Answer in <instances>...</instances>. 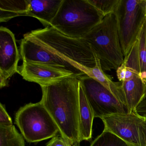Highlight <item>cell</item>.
Segmentation results:
<instances>
[{
  "mask_svg": "<svg viewBox=\"0 0 146 146\" xmlns=\"http://www.w3.org/2000/svg\"><path fill=\"white\" fill-rule=\"evenodd\" d=\"M104 17L88 0H63L51 26L71 38L83 39Z\"/></svg>",
  "mask_w": 146,
  "mask_h": 146,
  "instance_id": "cell-3",
  "label": "cell"
},
{
  "mask_svg": "<svg viewBox=\"0 0 146 146\" xmlns=\"http://www.w3.org/2000/svg\"><path fill=\"white\" fill-rule=\"evenodd\" d=\"M104 17L114 13L119 0H88Z\"/></svg>",
  "mask_w": 146,
  "mask_h": 146,
  "instance_id": "cell-18",
  "label": "cell"
},
{
  "mask_svg": "<svg viewBox=\"0 0 146 146\" xmlns=\"http://www.w3.org/2000/svg\"><path fill=\"white\" fill-rule=\"evenodd\" d=\"M28 0L0 1V22H7L19 16H27Z\"/></svg>",
  "mask_w": 146,
  "mask_h": 146,
  "instance_id": "cell-14",
  "label": "cell"
},
{
  "mask_svg": "<svg viewBox=\"0 0 146 146\" xmlns=\"http://www.w3.org/2000/svg\"><path fill=\"white\" fill-rule=\"evenodd\" d=\"M0 146H25V144L14 125L0 126Z\"/></svg>",
  "mask_w": 146,
  "mask_h": 146,
  "instance_id": "cell-15",
  "label": "cell"
},
{
  "mask_svg": "<svg viewBox=\"0 0 146 146\" xmlns=\"http://www.w3.org/2000/svg\"><path fill=\"white\" fill-rule=\"evenodd\" d=\"M90 146H131L111 132L104 129Z\"/></svg>",
  "mask_w": 146,
  "mask_h": 146,
  "instance_id": "cell-17",
  "label": "cell"
},
{
  "mask_svg": "<svg viewBox=\"0 0 146 146\" xmlns=\"http://www.w3.org/2000/svg\"><path fill=\"white\" fill-rule=\"evenodd\" d=\"M86 75L95 80L110 91L125 106L124 99L121 89V83L114 82L106 74L102 68L100 61L95 67L89 70Z\"/></svg>",
  "mask_w": 146,
  "mask_h": 146,
  "instance_id": "cell-13",
  "label": "cell"
},
{
  "mask_svg": "<svg viewBox=\"0 0 146 146\" xmlns=\"http://www.w3.org/2000/svg\"><path fill=\"white\" fill-rule=\"evenodd\" d=\"M94 115L80 82L79 88V132L80 141L92 139Z\"/></svg>",
  "mask_w": 146,
  "mask_h": 146,
  "instance_id": "cell-12",
  "label": "cell"
},
{
  "mask_svg": "<svg viewBox=\"0 0 146 146\" xmlns=\"http://www.w3.org/2000/svg\"><path fill=\"white\" fill-rule=\"evenodd\" d=\"M141 146H146V116H143L139 125Z\"/></svg>",
  "mask_w": 146,
  "mask_h": 146,
  "instance_id": "cell-20",
  "label": "cell"
},
{
  "mask_svg": "<svg viewBox=\"0 0 146 146\" xmlns=\"http://www.w3.org/2000/svg\"><path fill=\"white\" fill-rule=\"evenodd\" d=\"M13 125L12 120L6 110L5 106L0 104V126H11Z\"/></svg>",
  "mask_w": 146,
  "mask_h": 146,
  "instance_id": "cell-19",
  "label": "cell"
},
{
  "mask_svg": "<svg viewBox=\"0 0 146 146\" xmlns=\"http://www.w3.org/2000/svg\"><path fill=\"white\" fill-rule=\"evenodd\" d=\"M23 78L40 86L49 85L74 75L46 65L33 62L23 61L18 72Z\"/></svg>",
  "mask_w": 146,
  "mask_h": 146,
  "instance_id": "cell-10",
  "label": "cell"
},
{
  "mask_svg": "<svg viewBox=\"0 0 146 146\" xmlns=\"http://www.w3.org/2000/svg\"><path fill=\"white\" fill-rule=\"evenodd\" d=\"M144 10H145V17H146V0H145V7H144Z\"/></svg>",
  "mask_w": 146,
  "mask_h": 146,
  "instance_id": "cell-22",
  "label": "cell"
},
{
  "mask_svg": "<svg viewBox=\"0 0 146 146\" xmlns=\"http://www.w3.org/2000/svg\"><path fill=\"white\" fill-rule=\"evenodd\" d=\"M19 50L23 61L41 63L77 77L100 61L84 39L71 38L51 26L25 34Z\"/></svg>",
  "mask_w": 146,
  "mask_h": 146,
  "instance_id": "cell-1",
  "label": "cell"
},
{
  "mask_svg": "<svg viewBox=\"0 0 146 146\" xmlns=\"http://www.w3.org/2000/svg\"><path fill=\"white\" fill-rule=\"evenodd\" d=\"M143 117L138 112H126L106 115L101 119L105 129L131 146H141L139 125Z\"/></svg>",
  "mask_w": 146,
  "mask_h": 146,
  "instance_id": "cell-8",
  "label": "cell"
},
{
  "mask_svg": "<svg viewBox=\"0 0 146 146\" xmlns=\"http://www.w3.org/2000/svg\"><path fill=\"white\" fill-rule=\"evenodd\" d=\"M145 0H119L114 11L119 41L125 57L137 40L145 17Z\"/></svg>",
  "mask_w": 146,
  "mask_h": 146,
  "instance_id": "cell-6",
  "label": "cell"
},
{
  "mask_svg": "<svg viewBox=\"0 0 146 146\" xmlns=\"http://www.w3.org/2000/svg\"><path fill=\"white\" fill-rule=\"evenodd\" d=\"M78 78L95 118L126 112L123 103L100 83L86 75Z\"/></svg>",
  "mask_w": 146,
  "mask_h": 146,
  "instance_id": "cell-7",
  "label": "cell"
},
{
  "mask_svg": "<svg viewBox=\"0 0 146 146\" xmlns=\"http://www.w3.org/2000/svg\"><path fill=\"white\" fill-rule=\"evenodd\" d=\"M63 0H28L27 16L38 19L45 28L51 26Z\"/></svg>",
  "mask_w": 146,
  "mask_h": 146,
  "instance_id": "cell-11",
  "label": "cell"
},
{
  "mask_svg": "<svg viewBox=\"0 0 146 146\" xmlns=\"http://www.w3.org/2000/svg\"><path fill=\"white\" fill-rule=\"evenodd\" d=\"M15 124L29 143H37L57 136L60 130L41 102L30 103L20 108Z\"/></svg>",
  "mask_w": 146,
  "mask_h": 146,
  "instance_id": "cell-5",
  "label": "cell"
},
{
  "mask_svg": "<svg viewBox=\"0 0 146 146\" xmlns=\"http://www.w3.org/2000/svg\"><path fill=\"white\" fill-rule=\"evenodd\" d=\"M139 49L141 77L146 87V17L137 37Z\"/></svg>",
  "mask_w": 146,
  "mask_h": 146,
  "instance_id": "cell-16",
  "label": "cell"
},
{
  "mask_svg": "<svg viewBox=\"0 0 146 146\" xmlns=\"http://www.w3.org/2000/svg\"><path fill=\"white\" fill-rule=\"evenodd\" d=\"M19 51L15 36L9 29L0 28V87L8 84V79L18 72Z\"/></svg>",
  "mask_w": 146,
  "mask_h": 146,
  "instance_id": "cell-9",
  "label": "cell"
},
{
  "mask_svg": "<svg viewBox=\"0 0 146 146\" xmlns=\"http://www.w3.org/2000/svg\"><path fill=\"white\" fill-rule=\"evenodd\" d=\"M76 76L69 77L48 85L40 86V101L60 130L61 136L71 146H79V88Z\"/></svg>",
  "mask_w": 146,
  "mask_h": 146,
  "instance_id": "cell-2",
  "label": "cell"
},
{
  "mask_svg": "<svg viewBox=\"0 0 146 146\" xmlns=\"http://www.w3.org/2000/svg\"><path fill=\"white\" fill-rule=\"evenodd\" d=\"M46 146H71L62 137L56 136L53 137Z\"/></svg>",
  "mask_w": 146,
  "mask_h": 146,
  "instance_id": "cell-21",
  "label": "cell"
},
{
  "mask_svg": "<svg viewBox=\"0 0 146 146\" xmlns=\"http://www.w3.org/2000/svg\"><path fill=\"white\" fill-rule=\"evenodd\" d=\"M100 60L104 72L117 70L124 57L119 41L117 17L114 13L103 18L83 38Z\"/></svg>",
  "mask_w": 146,
  "mask_h": 146,
  "instance_id": "cell-4",
  "label": "cell"
}]
</instances>
